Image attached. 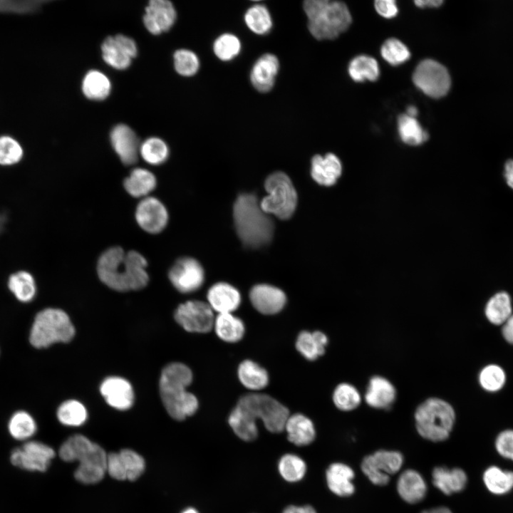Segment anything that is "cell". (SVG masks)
Masks as SVG:
<instances>
[{"instance_id":"40","label":"cell","mask_w":513,"mask_h":513,"mask_svg":"<svg viewBox=\"0 0 513 513\" xmlns=\"http://www.w3.org/2000/svg\"><path fill=\"white\" fill-rule=\"evenodd\" d=\"M58 421L66 426H80L87 420L86 407L79 401L68 400L61 403L56 413Z\"/></svg>"},{"instance_id":"38","label":"cell","mask_w":513,"mask_h":513,"mask_svg":"<svg viewBox=\"0 0 513 513\" xmlns=\"http://www.w3.org/2000/svg\"><path fill=\"white\" fill-rule=\"evenodd\" d=\"M398 133L402 141L410 145H418L428 138V133L423 129L415 118L406 114L398 119Z\"/></svg>"},{"instance_id":"44","label":"cell","mask_w":513,"mask_h":513,"mask_svg":"<svg viewBox=\"0 0 513 513\" xmlns=\"http://www.w3.org/2000/svg\"><path fill=\"white\" fill-rule=\"evenodd\" d=\"M278 467L281 477L290 482L301 480L306 471V465L304 461L299 456L293 454L284 455L279 462Z\"/></svg>"},{"instance_id":"56","label":"cell","mask_w":513,"mask_h":513,"mask_svg":"<svg viewBox=\"0 0 513 513\" xmlns=\"http://www.w3.org/2000/svg\"><path fill=\"white\" fill-rule=\"evenodd\" d=\"M502 333L504 339L513 345V314L503 324Z\"/></svg>"},{"instance_id":"7","label":"cell","mask_w":513,"mask_h":513,"mask_svg":"<svg viewBox=\"0 0 513 513\" xmlns=\"http://www.w3.org/2000/svg\"><path fill=\"white\" fill-rule=\"evenodd\" d=\"M234 408L253 424H256L257 419L261 420L265 428L274 433L284 430L289 416L286 407L263 393H253L242 396Z\"/></svg>"},{"instance_id":"3","label":"cell","mask_w":513,"mask_h":513,"mask_svg":"<svg viewBox=\"0 0 513 513\" xmlns=\"http://www.w3.org/2000/svg\"><path fill=\"white\" fill-rule=\"evenodd\" d=\"M233 216L237 234L244 245L256 248L271 239L273 222L262 210L255 195H239L234 204Z\"/></svg>"},{"instance_id":"20","label":"cell","mask_w":513,"mask_h":513,"mask_svg":"<svg viewBox=\"0 0 513 513\" xmlns=\"http://www.w3.org/2000/svg\"><path fill=\"white\" fill-rule=\"evenodd\" d=\"M252 306L259 313L273 315L280 312L286 302L283 291L268 284H258L252 287L249 293Z\"/></svg>"},{"instance_id":"34","label":"cell","mask_w":513,"mask_h":513,"mask_svg":"<svg viewBox=\"0 0 513 513\" xmlns=\"http://www.w3.org/2000/svg\"><path fill=\"white\" fill-rule=\"evenodd\" d=\"M512 300L506 291L494 294L487 301L484 313L488 321L494 325H503L512 316Z\"/></svg>"},{"instance_id":"23","label":"cell","mask_w":513,"mask_h":513,"mask_svg":"<svg viewBox=\"0 0 513 513\" xmlns=\"http://www.w3.org/2000/svg\"><path fill=\"white\" fill-rule=\"evenodd\" d=\"M396 398L394 385L385 378L375 375L372 377L365 395L366 403L377 409H389Z\"/></svg>"},{"instance_id":"25","label":"cell","mask_w":513,"mask_h":513,"mask_svg":"<svg viewBox=\"0 0 513 513\" xmlns=\"http://www.w3.org/2000/svg\"><path fill=\"white\" fill-rule=\"evenodd\" d=\"M341 172V163L333 153H328L324 157L316 155L311 160V177L321 185L331 186L335 184Z\"/></svg>"},{"instance_id":"51","label":"cell","mask_w":513,"mask_h":513,"mask_svg":"<svg viewBox=\"0 0 513 513\" xmlns=\"http://www.w3.org/2000/svg\"><path fill=\"white\" fill-rule=\"evenodd\" d=\"M41 1H0V12L28 13L35 11Z\"/></svg>"},{"instance_id":"12","label":"cell","mask_w":513,"mask_h":513,"mask_svg":"<svg viewBox=\"0 0 513 513\" xmlns=\"http://www.w3.org/2000/svg\"><path fill=\"white\" fill-rule=\"evenodd\" d=\"M175 320L185 331L205 333L214 326V316L209 305L201 301H187L180 304L174 314Z\"/></svg>"},{"instance_id":"37","label":"cell","mask_w":513,"mask_h":513,"mask_svg":"<svg viewBox=\"0 0 513 513\" xmlns=\"http://www.w3.org/2000/svg\"><path fill=\"white\" fill-rule=\"evenodd\" d=\"M348 73L356 82L373 81L378 79L380 71L378 62L373 57L361 55L355 57L349 63Z\"/></svg>"},{"instance_id":"33","label":"cell","mask_w":513,"mask_h":513,"mask_svg":"<svg viewBox=\"0 0 513 513\" xmlns=\"http://www.w3.org/2000/svg\"><path fill=\"white\" fill-rule=\"evenodd\" d=\"M237 375L241 383L252 390H261L269 383L267 371L250 360H245L239 364Z\"/></svg>"},{"instance_id":"50","label":"cell","mask_w":513,"mask_h":513,"mask_svg":"<svg viewBox=\"0 0 513 513\" xmlns=\"http://www.w3.org/2000/svg\"><path fill=\"white\" fill-rule=\"evenodd\" d=\"M126 475V479L130 481L137 480L145 470V460L136 452L125 449L118 452Z\"/></svg>"},{"instance_id":"2","label":"cell","mask_w":513,"mask_h":513,"mask_svg":"<svg viewBox=\"0 0 513 513\" xmlns=\"http://www.w3.org/2000/svg\"><path fill=\"white\" fill-rule=\"evenodd\" d=\"M192 381L191 370L182 363H171L161 372L159 381L161 400L170 416L176 420L192 415L198 408L197 398L187 390Z\"/></svg>"},{"instance_id":"61","label":"cell","mask_w":513,"mask_h":513,"mask_svg":"<svg viewBox=\"0 0 513 513\" xmlns=\"http://www.w3.org/2000/svg\"><path fill=\"white\" fill-rule=\"evenodd\" d=\"M6 222V217L5 214L0 213V234L3 232Z\"/></svg>"},{"instance_id":"19","label":"cell","mask_w":513,"mask_h":513,"mask_svg":"<svg viewBox=\"0 0 513 513\" xmlns=\"http://www.w3.org/2000/svg\"><path fill=\"white\" fill-rule=\"evenodd\" d=\"M110 142L113 150L121 162L131 165L138 161L140 142L135 132L128 125H115L110 133Z\"/></svg>"},{"instance_id":"35","label":"cell","mask_w":513,"mask_h":513,"mask_svg":"<svg viewBox=\"0 0 513 513\" xmlns=\"http://www.w3.org/2000/svg\"><path fill=\"white\" fill-rule=\"evenodd\" d=\"M8 432L16 440L26 442L33 437L37 431V424L33 416L24 410L14 413L8 422Z\"/></svg>"},{"instance_id":"48","label":"cell","mask_w":513,"mask_h":513,"mask_svg":"<svg viewBox=\"0 0 513 513\" xmlns=\"http://www.w3.org/2000/svg\"><path fill=\"white\" fill-rule=\"evenodd\" d=\"M382 57L390 64H401L410 58V53L407 46L400 40L389 38L383 44L380 50Z\"/></svg>"},{"instance_id":"60","label":"cell","mask_w":513,"mask_h":513,"mask_svg":"<svg viewBox=\"0 0 513 513\" xmlns=\"http://www.w3.org/2000/svg\"><path fill=\"white\" fill-rule=\"evenodd\" d=\"M405 114L410 117L415 118L418 114V110L415 106L410 105L407 108Z\"/></svg>"},{"instance_id":"26","label":"cell","mask_w":513,"mask_h":513,"mask_svg":"<svg viewBox=\"0 0 513 513\" xmlns=\"http://www.w3.org/2000/svg\"><path fill=\"white\" fill-rule=\"evenodd\" d=\"M354 476L352 468L341 462L331 464L326 473L329 489L339 497H348L354 493L355 487L352 482Z\"/></svg>"},{"instance_id":"29","label":"cell","mask_w":513,"mask_h":513,"mask_svg":"<svg viewBox=\"0 0 513 513\" xmlns=\"http://www.w3.org/2000/svg\"><path fill=\"white\" fill-rule=\"evenodd\" d=\"M126 192L134 197L145 198L155 190L157 179L150 170L136 167L133 169L123 182Z\"/></svg>"},{"instance_id":"55","label":"cell","mask_w":513,"mask_h":513,"mask_svg":"<svg viewBox=\"0 0 513 513\" xmlns=\"http://www.w3.org/2000/svg\"><path fill=\"white\" fill-rule=\"evenodd\" d=\"M503 176L507 186L513 190V159L504 163Z\"/></svg>"},{"instance_id":"15","label":"cell","mask_w":513,"mask_h":513,"mask_svg":"<svg viewBox=\"0 0 513 513\" xmlns=\"http://www.w3.org/2000/svg\"><path fill=\"white\" fill-rule=\"evenodd\" d=\"M135 217L139 227L147 233L162 232L168 222V212L165 204L152 196L142 198L138 204Z\"/></svg>"},{"instance_id":"46","label":"cell","mask_w":513,"mask_h":513,"mask_svg":"<svg viewBox=\"0 0 513 513\" xmlns=\"http://www.w3.org/2000/svg\"><path fill=\"white\" fill-rule=\"evenodd\" d=\"M505 381V373L498 365H487L481 370L479 374L480 385L489 392L499 390L504 386Z\"/></svg>"},{"instance_id":"24","label":"cell","mask_w":513,"mask_h":513,"mask_svg":"<svg viewBox=\"0 0 513 513\" xmlns=\"http://www.w3.org/2000/svg\"><path fill=\"white\" fill-rule=\"evenodd\" d=\"M397 491L403 501L416 504L425 497L427 485L418 472L408 469L400 475L397 481Z\"/></svg>"},{"instance_id":"30","label":"cell","mask_w":513,"mask_h":513,"mask_svg":"<svg viewBox=\"0 0 513 513\" xmlns=\"http://www.w3.org/2000/svg\"><path fill=\"white\" fill-rule=\"evenodd\" d=\"M328 338L321 331H301L296 341L297 351L307 360L314 361L323 356L328 344Z\"/></svg>"},{"instance_id":"8","label":"cell","mask_w":513,"mask_h":513,"mask_svg":"<svg viewBox=\"0 0 513 513\" xmlns=\"http://www.w3.org/2000/svg\"><path fill=\"white\" fill-rule=\"evenodd\" d=\"M264 187L269 195L260 203L262 210L281 219L290 218L296 207L297 194L289 177L276 172L266 178Z\"/></svg>"},{"instance_id":"36","label":"cell","mask_w":513,"mask_h":513,"mask_svg":"<svg viewBox=\"0 0 513 513\" xmlns=\"http://www.w3.org/2000/svg\"><path fill=\"white\" fill-rule=\"evenodd\" d=\"M111 88L108 78L100 71L92 70L88 72L82 83L84 95L89 99L101 100L108 97Z\"/></svg>"},{"instance_id":"62","label":"cell","mask_w":513,"mask_h":513,"mask_svg":"<svg viewBox=\"0 0 513 513\" xmlns=\"http://www.w3.org/2000/svg\"><path fill=\"white\" fill-rule=\"evenodd\" d=\"M182 513H198L197 510L193 508H189L185 510Z\"/></svg>"},{"instance_id":"11","label":"cell","mask_w":513,"mask_h":513,"mask_svg":"<svg viewBox=\"0 0 513 513\" xmlns=\"http://www.w3.org/2000/svg\"><path fill=\"white\" fill-rule=\"evenodd\" d=\"M403 461L400 452L380 450L365 457L361 467L373 484L384 486L389 482L390 476L400 470Z\"/></svg>"},{"instance_id":"53","label":"cell","mask_w":513,"mask_h":513,"mask_svg":"<svg viewBox=\"0 0 513 513\" xmlns=\"http://www.w3.org/2000/svg\"><path fill=\"white\" fill-rule=\"evenodd\" d=\"M107 472L117 480H125L126 475L118 452H112L107 456Z\"/></svg>"},{"instance_id":"27","label":"cell","mask_w":513,"mask_h":513,"mask_svg":"<svg viewBox=\"0 0 513 513\" xmlns=\"http://www.w3.org/2000/svg\"><path fill=\"white\" fill-rule=\"evenodd\" d=\"M432 477L433 484L446 495L462 491L467 482L465 471L456 467H436L432 470Z\"/></svg>"},{"instance_id":"41","label":"cell","mask_w":513,"mask_h":513,"mask_svg":"<svg viewBox=\"0 0 513 513\" xmlns=\"http://www.w3.org/2000/svg\"><path fill=\"white\" fill-rule=\"evenodd\" d=\"M244 21L247 27L256 34L267 33L272 27L270 13L262 4L251 6L245 13Z\"/></svg>"},{"instance_id":"6","label":"cell","mask_w":513,"mask_h":513,"mask_svg":"<svg viewBox=\"0 0 513 513\" xmlns=\"http://www.w3.org/2000/svg\"><path fill=\"white\" fill-rule=\"evenodd\" d=\"M75 336V328L63 310L47 308L35 316L30 334V343L35 348H47L56 343L69 342Z\"/></svg>"},{"instance_id":"47","label":"cell","mask_w":513,"mask_h":513,"mask_svg":"<svg viewBox=\"0 0 513 513\" xmlns=\"http://www.w3.org/2000/svg\"><path fill=\"white\" fill-rule=\"evenodd\" d=\"M24 150L20 143L10 136L0 137V165L12 166L23 158Z\"/></svg>"},{"instance_id":"10","label":"cell","mask_w":513,"mask_h":513,"mask_svg":"<svg viewBox=\"0 0 513 513\" xmlns=\"http://www.w3.org/2000/svg\"><path fill=\"white\" fill-rule=\"evenodd\" d=\"M54 450L48 445L30 440L13 449L9 455L11 464L28 472H45L55 457Z\"/></svg>"},{"instance_id":"42","label":"cell","mask_w":513,"mask_h":513,"mask_svg":"<svg viewBox=\"0 0 513 513\" xmlns=\"http://www.w3.org/2000/svg\"><path fill=\"white\" fill-rule=\"evenodd\" d=\"M139 155L148 164L159 165L165 162L169 155L167 144L160 138H147L140 144Z\"/></svg>"},{"instance_id":"58","label":"cell","mask_w":513,"mask_h":513,"mask_svg":"<svg viewBox=\"0 0 513 513\" xmlns=\"http://www.w3.org/2000/svg\"><path fill=\"white\" fill-rule=\"evenodd\" d=\"M442 0H419L415 1V4L417 6L420 8H425V7H438L442 4Z\"/></svg>"},{"instance_id":"4","label":"cell","mask_w":513,"mask_h":513,"mask_svg":"<svg viewBox=\"0 0 513 513\" xmlns=\"http://www.w3.org/2000/svg\"><path fill=\"white\" fill-rule=\"evenodd\" d=\"M303 7L309 32L318 40L336 38L351 24L350 11L341 1L307 0Z\"/></svg>"},{"instance_id":"18","label":"cell","mask_w":513,"mask_h":513,"mask_svg":"<svg viewBox=\"0 0 513 513\" xmlns=\"http://www.w3.org/2000/svg\"><path fill=\"white\" fill-rule=\"evenodd\" d=\"M100 392L110 406L119 410H128L134 402L132 385L121 377L106 378L100 384Z\"/></svg>"},{"instance_id":"31","label":"cell","mask_w":513,"mask_h":513,"mask_svg":"<svg viewBox=\"0 0 513 513\" xmlns=\"http://www.w3.org/2000/svg\"><path fill=\"white\" fill-rule=\"evenodd\" d=\"M7 286L16 299L24 303L31 301L37 291L36 280L26 270L11 273L8 278Z\"/></svg>"},{"instance_id":"57","label":"cell","mask_w":513,"mask_h":513,"mask_svg":"<svg viewBox=\"0 0 513 513\" xmlns=\"http://www.w3.org/2000/svg\"><path fill=\"white\" fill-rule=\"evenodd\" d=\"M282 513H316L315 509L309 506H289Z\"/></svg>"},{"instance_id":"39","label":"cell","mask_w":513,"mask_h":513,"mask_svg":"<svg viewBox=\"0 0 513 513\" xmlns=\"http://www.w3.org/2000/svg\"><path fill=\"white\" fill-rule=\"evenodd\" d=\"M485 486L495 494H503L513 487V472L502 470L498 467L487 468L483 475Z\"/></svg>"},{"instance_id":"54","label":"cell","mask_w":513,"mask_h":513,"mask_svg":"<svg viewBox=\"0 0 513 513\" xmlns=\"http://www.w3.org/2000/svg\"><path fill=\"white\" fill-rule=\"evenodd\" d=\"M376 11L384 18H393L398 14V7L393 0H377L374 4Z\"/></svg>"},{"instance_id":"49","label":"cell","mask_w":513,"mask_h":513,"mask_svg":"<svg viewBox=\"0 0 513 513\" xmlns=\"http://www.w3.org/2000/svg\"><path fill=\"white\" fill-rule=\"evenodd\" d=\"M174 66L176 71L183 76L195 75L200 68L197 56L187 49L177 50L173 56Z\"/></svg>"},{"instance_id":"32","label":"cell","mask_w":513,"mask_h":513,"mask_svg":"<svg viewBox=\"0 0 513 513\" xmlns=\"http://www.w3.org/2000/svg\"><path fill=\"white\" fill-rule=\"evenodd\" d=\"M213 328L221 340L228 343L240 341L245 332L243 321L232 314H219L214 318Z\"/></svg>"},{"instance_id":"17","label":"cell","mask_w":513,"mask_h":513,"mask_svg":"<svg viewBox=\"0 0 513 513\" xmlns=\"http://www.w3.org/2000/svg\"><path fill=\"white\" fill-rule=\"evenodd\" d=\"M176 18V11L172 2L152 0L145 8L143 22L151 33L157 35L170 29Z\"/></svg>"},{"instance_id":"45","label":"cell","mask_w":513,"mask_h":513,"mask_svg":"<svg viewBox=\"0 0 513 513\" xmlns=\"http://www.w3.org/2000/svg\"><path fill=\"white\" fill-rule=\"evenodd\" d=\"M241 43L234 34L220 35L213 43V51L216 56L222 61H227L235 58L240 52Z\"/></svg>"},{"instance_id":"1","label":"cell","mask_w":513,"mask_h":513,"mask_svg":"<svg viewBox=\"0 0 513 513\" xmlns=\"http://www.w3.org/2000/svg\"><path fill=\"white\" fill-rule=\"evenodd\" d=\"M147 261L140 252H125L121 247H113L105 250L97 263L100 280L118 291L140 290L147 286L149 276Z\"/></svg>"},{"instance_id":"14","label":"cell","mask_w":513,"mask_h":513,"mask_svg":"<svg viewBox=\"0 0 513 513\" xmlns=\"http://www.w3.org/2000/svg\"><path fill=\"white\" fill-rule=\"evenodd\" d=\"M168 277L172 286L181 293H191L200 289L204 280L201 264L190 257L180 258L172 266Z\"/></svg>"},{"instance_id":"5","label":"cell","mask_w":513,"mask_h":513,"mask_svg":"<svg viewBox=\"0 0 513 513\" xmlns=\"http://www.w3.org/2000/svg\"><path fill=\"white\" fill-rule=\"evenodd\" d=\"M418 434L431 442L447 440L455 422V413L447 401L430 398L420 404L414 414Z\"/></svg>"},{"instance_id":"21","label":"cell","mask_w":513,"mask_h":513,"mask_svg":"<svg viewBox=\"0 0 513 513\" xmlns=\"http://www.w3.org/2000/svg\"><path fill=\"white\" fill-rule=\"evenodd\" d=\"M279 69L276 56L265 53L260 56L252 66L250 80L252 86L259 92H269L274 86Z\"/></svg>"},{"instance_id":"52","label":"cell","mask_w":513,"mask_h":513,"mask_svg":"<svg viewBox=\"0 0 513 513\" xmlns=\"http://www.w3.org/2000/svg\"><path fill=\"white\" fill-rule=\"evenodd\" d=\"M495 447L500 455L513 461V430L500 432L497 437Z\"/></svg>"},{"instance_id":"9","label":"cell","mask_w":513,"mask_h":513,"mask_svg":"<svg viewBox=\"0 0 513 513\" xmlns=\"http://www.w3.org/2000/svg\"><path fill=\"white\" fill-rule=\"evenodd\" d=\"M413 81L418 88L433 98L445 95L451 84L447 68L432 59L423 60L417 66Z\"/></svg>"},{"instance_id":"43","label":"cell","mask_w":513,"mask_h":513,"mask_svg":"<svg viewBox=\"0 0 513 513\" xmlns=\"http://www.w3.org/2000/svg\"><path fill=\"white\" fill-rule=\"evenodd\" d=\"M335 406L343 411H351L358 408L361 401L358 390L353 385L342 383L338 385L333 393Z\"/></svg>"},{"instance_id":"22","label":"cell","mask_w":513,"mask_h":513,"mask_svg":"<svg viewBox=\"0 0 513 513\" xmlns=\"http://www.w3.org/2000/svg\"><path fill=\"white\" fill-rule=\"evenodd\" d=\"M208 304L219 314H232L240 305L241 296L232 285L219 282L214 284L207 292Z\"/></svg>"},{"instance_id":"16","label":"cell","mask_w":513,"mask_h":513,"mask_svg":"<svg viewBox=\"0 0 513 513\" xmlns=\"http://www.w3.org/2000/svg\"><path fill=\"white\" fill-rule=\"evenodd\" d=\"M103 60L111 67L123 70L128 68L137 55L135 42L123 34L106 38L101 46Z\"/></svg>"},{"instance_id":"13","label":"cell","mask_w":513,"mask_h":513,"mask_svg":"<svg viewBox=\"0 0 513 513\" xmlns=\"http://www.w3.org/2000/svg\"><path fill=\"white\" fill-rule=\"evenodd\" d=\"M107 456L100 445L91 442L76 458L79 465L74 473L76 479L84 484L100 481L107 472Z\"/></svg>"},{"instance_id":"28","label":"cell","mask_w":513,"mask_h":513,"mask_svg":"<svg viewBox=\"0 0 513 513\" xmlns=\"http://www.w3.org/2000/svg\"><path fill=\"white\" fill-rule=\"evenodd\" d=\"M284 430L287 432L288 440L298 446L309 445L314 441L316 436L313 422L301 413L289 415Z\"/></svg>"},{"instance_id":"59","label":"cell","mask_w":513,"mask_h":513,"mask_svg":"<svg viewBox=\"0 0 513 513\" xmlns=\"http://www.w3.org/2000/svg\"><path fill=\"white\" fill-rule=\"evenodd\" d=\"M421 513H452V511L446 507H437L423 511Z\"/></svg>"}]
</instances>
